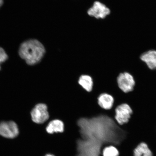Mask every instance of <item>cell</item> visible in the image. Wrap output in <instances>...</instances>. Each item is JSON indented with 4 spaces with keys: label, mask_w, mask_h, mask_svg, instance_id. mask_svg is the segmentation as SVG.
Masks as SVG:
<instances>
[{
    "label": "cell",
    "mask_w": 156,
    "mask_h": 156,
    "mask_svg": "<svg viewBox=\"0 0 156 156\" xmlns=\"http://www.w3.org/2000/svg\"><path fill=\"white\" fill-rule=\"evenodd\" d=\"M8 58L7 55L3 48L0 47V69L1 64L5 62Z\"/></svg>",
    "instance_id": "5bb4252c"
},
{
    "label": "cell",
    "mask_w": 156,
    "mask_h": 156,
    "mask_svg": "<svg viewBox=\"0 0 156 156\" xmlns=\"http://www.w3.org/2000/svg\"><path fill=\"white\" fill-rule=\"evenodd\" d=\"M133 156H153L147 144L142 142L134 149Z\"/></svg>",
    "instance_id": "7c38bea8"
},
{
    "label": "cell",
    "mask_w": 156,
    "mask_h": 156,
    "mask_svg": "<svg viewBox=\"0 0 156 156\" xmlns=\"http://www.w3.org/2000/svg\"><path fill=\"white\" fill-rule=\"evenodd\" d=\"M19 134L17 125L14 122L9 121L0 123V135L6 138H14Z\"/></svg>",
    "instance_id": "8992f818"
},
{
    "label": "cell",
    "mask_w": 156,
    "mask_h": 156,
    "mask_svg": "<svg viewBox=\"0 0 156 156\" xmlns=\"http://www.w3.org/2000/svg\"><path fill=\"white\" fill-rule=\"evenodd\" d=\"M45 49L43 45L35 39L27 40L21 44L19 53L21 58L29 65H34L41 61Z\"/></svg>",
    "instance_id": "7a4b0ae2"
},
{
    "label": "cell",
    "mask_w": 156,
    "mask_h": 156,
    "mask_svg": "<svg viewBox=\"0 0 156 156\" xmlns=\"http://www.w3.org/2000/svg\"><path fill=\"white\" fill-rule=\"evenodd\" d=\"M110 12V10L106 5L99 2H95L92 7L87 11L89 15L97 19H104Z\"/></svg>",
    "instance_id": "52a82bcc"
},
{
    "label": "cell",
    "mask_w": 156,
    "mask_h": 156,
    "mask_svg": "<svg viewBox=\"0 0 156 156\" xmlns=\"http://www.w3.org/2000/svg\"><path fill=\"white\" fill-rule=\"evenodd\" d=\"M33 121L38 124H43L48 121L50 118L47 106L44 103H39L31 112Z\"/></svg>",
    "instance_id": "3957f363"
},
{
    "label": "cell",
    "mask_w": 156,
    "mask_h": 156,
    "mask_svg": "<svg viewBox=\"0 0 156 156\" xmlns=\"http://www.w3.org/2000/svg\"><path fill=\"white\" fill-rule=\"evenodd\" d=\"M81 138L95 140L96 138L106 140L107 143L118 146L126 138V133L115 119L102 114L90 118L78 120Z\"/></svg>",
    "instance_id": "6da1fadb"
},
{
    "label": "cell",
    "mask_w": 156,
    "mask_h": 156,
    "mask_svg": "<svg viewBox=\"0 0 156 156\" xmlns=\"http://www.w3.org/2000/svg\"><path fill=\"white\" fill-rule=\"evenodd\" d=\"M117 81L119 87L126 93L133 91L136 84L133 76L127 72L120 73L117 77Z\"/></svg>",
    "instance_id": "5b68a950"
},
{
    "label": "cell",
    "mask_w": 156,
    "mask_h": 156,
    "mask_svg": "<svg viewBox=\"0 0 156 156\" xmlns=\"http://www.w3.org/2000/svg\"><path fill=\"white\" fill-rule=\"evenodd\" d=\"M115 113V119L119 125L121 126L129 121L133 111L129 105L123 103L116 107Z\"/></svg>",
    "instance_id": "277c9868"
},
{
    "label": "cell",
    "mask_w": 156,
    "mask_h": 156,
    "mask_svg": "<svg viewBox=\"0 0 156 156\" xmlns=\"http://www.w3.org/2000/svg\"><path fill=\"white\" fill-rule=\"evenodd\" d=\"M140 58L150 69L156 70V51L150 50L145 52L142 55Z\"/></svg>",
    "instance_id": "30bf717a"
},
{
    "label": "cell",
    "mask_w": 156,
    "mask_h": 156,
    "mask_svg": "<svg viewBox=\"0 0 156 156\" xmlns=\"http://www.w3.org/2000/svg\"><path fill=\"white\" fill-rule=\"evenodd\" d=\"M78 83L87 92H90L92 90L93 81L92 78L90 76L87 75H81L79 78Z\"/></svg>",
    "instance_id": "8fae6325"
},
{
    "label": "cell",
    "mask_w": 156,
    "mask_h": 156,
    "mask_svg": "<svg viewBox=\"0 0 156 156\" xmlns=\"http://www.w3.org/2000/svg\"><path fill=\"white\" fill-rule=\"evenodd\" d=\"M3 0H0V7L3 5Z\"/></svg>",
    "instance_id": "2e32d148"
},
{
    "label": "cell",
    "mask_w": 156,
    "mask_h": 156,
    "mask_svg": "<svg viewBox=\"0 0 156 156\" xmlns=\"http://www.w3.org/2000/svg\"><path fill=\"white\" fill-rule=\"evenodd\" d=\"M44 156H55L53 154H46V155H45Z\"/></svg>",
    "instance_id": "9a60e30c"
},
{
    "label": "cell",
    "mask_w": 156,
    "mask_h": 156,
    "mask_svg": "<svg viewBox=\"0 0 156 156\" xmlns=\"http://www.w3.org/2000/svg\"><path fill=\"white\" fill-rule=\"evenodd\" d=\"M47 122L48 124L46 126V130L48 133L53 134L64 132V125L62 120L56 119Z\"/></svg>",
    "instance_id": "ba28073f"
},
{
    "label": "cell",
    "mask_w": 156,
    "mask_h": 156,
    "mask_svg": "<svg viewBox=\"0 0 156 156\" xmlns=\"http://www.w3.org/2000/svg\"><path fill=\"white\" fill-rule=\"evenodd\" d=\"M114 99L112 95L107 93L101 94L98 98V103L101 108L110 110L114 105Z\"/></svg>",
    "instance_id": "9c48e42d"
},
{
    "label": "cell",
    "mask_w": 156,
    "mask_h": 156,
    "mask_svg": "<svg viewBox=\"0 0 156 156\" xmlns=\"http://www.w3.org/2000/svg\"><path fill=\"white\" fill-rule=\"evenodd\" d=\"M102 154L103 156H119V152L115 146L111 145L103 148Z\"/></svg>",
    "instance_id": "4fadbf2b"
}]
</instances>
